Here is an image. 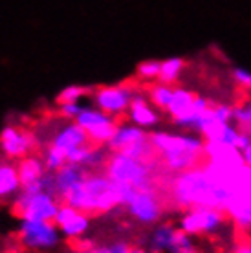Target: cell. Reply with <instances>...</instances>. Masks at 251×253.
<instances>
[{"instance_id":"cell-1","label":"cell","mask_w":251,"mask_h":253,"mask_svg":"<svg viewBox=\"0 0 251 253\" xmlns=\"http://www.w3.org/2000/svg\"><path fill=\"white\" fill-rule=\"evenodd\" d=\"M170 196L178 208H226L233 193L222 180L214 176L206 165L178 172L172 178Z\"/></svg>"},{"instance_id":"cell-2","label":"cell","mask_w":251,"mask_h":253,"mask_svg":"<svg viewBox=\"0 0 251 253\" xmlns=\"http://www.w3.org/2000/svg\"><path fill=\"white\" fill-rule=\"evenodd\" d=\"M151 141L156 154L170 172H183L204 165L206 139L193 134H172V132H152Z\"/></svg>"},{"instance_id":"cell-3","label":"cell","mask_w":251,"mask_h":253,"mask_svg":"<svg viewBox=\"0 0 251 253\" xmlns=\"http://www.w3.org/2000/svg\"><path fill=\"white\" fill-rule=\"evenodd\" d=\"M61 202L68 204L86 215L108 213L121 206L116 184L105 174V171H88L86 178L81 184H77L74 189H70L63 196Z\"/></svg>"},{"instance_id":"cell-4","label":"cell","mask_w":251,"mask_h":253,"mask_svg":"<svg viewBox=\"0 0 251 253\" xmlns=\"http://www.w3.org/2000/svg\"><path fill=\"white\" fill-rule=\"evenodd\" d=\"M152 162L126 156L123 152H110V156L105 165V174L112 182L130 184L136 189H152L154 187V176H152Z\"/></svg>"},{"instance_id":"cell-5","label":"cell","mask_w":251,"mask_h":253,"mask_svg":"<svg viewBox=\"0 0 251 253\" xmlns=\"http://www.w3.org/2000/svg\"><path fill=\"white\" fill-rule=\"evenodd\" d=\"M61 208V200L48 191L37 195H26L19 191V195L11 200V211L20 220H51L55 218L57 211Z\"/></svg>"},{"instance_id":"cell-6","label":"cell","mask_w":251,"mask_h":253,"mask_svg":"<svg viewBox=\"0 0 251 253\" xmlns=\"http://www.w3.org/2000/svg\"><path fill=\"white\" fill-rule=\"evenodd\" d=\"M19 241L30 252H48L59 244L61 231L51 220H20Z\"/></svg>"},{"instance_id":"cell-7","label":"cell","mask_w":251,"mask_h":253,"mask_svg":"<svg viewBox=\"0 0 251 253\" xmlns=\"http://www.w3.org/2000/svg\"><path fill=\"white\" fill-rule=\"evenodd\" d=\"M227 215L222 209L216 208H193L185 209V213L180 216V226L183 233L191 235H214L224 228Z\"/></svg>"},{"instance_id":"cell-8","label":"cell","mask_w":251,"mask_h":253,"mask_svg":"<svg viewBox=\"0 0 251 253\" xmlns=\"http://www.w3.org/2000/svg\"><path fill=\"white\" fill-rule=\"evenodd\" d=\"M76 121L86 130L90 143H95V145H108V141L112 139L116 128L120 125L114 116L103 112L99 108L90 107L83 108Z\"/></svg>"},{"instance_id":"cell-9","label":"cell","mask_w":251,"mask_h":253,"mask_svg":"<svg viewBox=\"0 0 251 253\" xmlns=\"http://www.w3.org/2000/svg\"><path fill=\"white\" fill-rule=\"evenodd\" d=\"M134 95L136 92L128 84H107V86H99L94 90L92 101L95 108H99L114 118H121L128 112Z\"/></svg>"},{"instance_id":"cell-10","label":"cell","mask_w":251,"mask_h":253,"mask_svg":"<svg viewBox=\"0 0 251 253\" xmlns=\"http://www.w3.org/2000/svg\"><path fill=\"white\" fill-rule=\"evenodd\" d=\"M35 143L37 141L32 132L15 125H6L0 130V152L7 160H22L30 156Z\"/></svg>"},{"instance_id":"cell-11","label":"cell","mask_w":251,"mask_h":253,"mask_svg":"<svg viewBox=\"0 0 251 253\" xmlns=\"http://www.w3.org/2000/svg\"><path fill=\"white\" fill-rule=\"evenodd\" d=\"M128 215L139 224H156L164 215V206L158 198L154 187L138 191L134 198L125 206Z\"/></svg>"},{"instance_id":"cell-12","label":"cell","mask_w":251,"mask_h":253,"mask_svg":"<svg viewBox=\"0 0 251 253\" xmlns=\"http://www.w3.org/2000/svg\"><path fill=\"white\" fill-rule=\"evenodd\" d=\"M53 222H55V226L59 228L63 237H66L70 241H76V239L84 237V233L90 228V215L61 202V208L57 211Z\"/></svg>"},{"instance_id":"cell-13","label":"cell","mask_w":251,"mask_h":253,"mask_svg":"<svg viewBox=\"0 0 251 253\" xmlns=\"http://www.w3.org/2000/svg\"><path fill=\"white\" fill-rule=\"evenodd\" d=\"M204 154H206V164H211L214 167H220V169H235V167L244 165L242 152L229 143L206 141Z\"/></svg>"},{"instance_id":"cell-14","label":"cell","mask_w":251,"mask_h":253,"mask_svg":"<svg viewBox=\"0 0 251 253\" xmlns=\"http://www.w3.org/2000/svg\"><path fill=\"white\" fill-rule=\"evenodd\" d=\"M88 134L86 130L83 128L77 121H70V123H64L57 128V132L51 136V147H55L59 151H63L66 156L68 152H72L77 147L88 143Z\"/></svg>"},{"instance_id":"cell-15","label":"cell","mask_w":251,"mask_h":253,"mask_svg":"<svg viewBox=\"0 0 251 253\" xmlns=\"http://www.w3.org/2000/svg\"><path fill=\"white\" fill-rule=\"evenodd\" d=\"M126 116H128L130 123L141 126L145 130L147 128H154L160 123V112H158V108L141 94L134 95Z\"/></svg>"},{"instance_id":"cell-16","label":"cell","mask_w":251,"mask_h":253,"mask_svg":"<svg viewBox=\"0 0 251 253\" xmlns=\"http://www.w3.org/2000/svg\"><path fill=\"white\" fill-rule=\"evenodd\" d=\"M53 174H55V196L59 200H63V196L70 189H74L77 184H81L83 180L86 178L88 169H84L83 165L77 164H66Z\"/></svg>"},{"instance_id":"cell-17","label":"cell","mask_w":251,"mask_h":253,"mask_svg":"<svg viewBox=\"0 0 251 253\" xmlns=\"http://www.w3.org/2000/svg\"><path fill=\"white\" fill-rule=\"evenodd\" d=\"M227 218L235 222L240 229H251V196L233 195L224 208Z\"/></svg>"},{"instance_id":"cell-18","label":"cell","mask_w":251,"mask_h":253,"mask_svg":"<svg viewBox=\"0 0 251 253\" xmlns=\"http://www.w3.org/2000/svg\"><path fill=\"white\" fill-rule=\"evenodd\" d=\"M149 136L145 128L134 125V123H123V125H118L116 128V134L112 136V139L108 141V149L112 152H121L125 151L126 147L138 143L141 139H145Z\"/></svg>"},{"instance_id":"cell-19","label":"cell","mask_w":251,"mask_h":253,"mask_svg":"<svg viewBox=\"0 0 251 253\" xmlns=\"http://www.w3.org/2000/svg\"><path fill=\"white\" fill-rule=\"evenodd\" d=\"M20 187H22V184H20L17 165L0 160V202L13 200L19 195Z\"/></svg>"},{"instance_id":"cell-20","label":"cell","mask_w":251,"mask_h":253,"mask_svg":"<svg viewBox=\"0 0 251 253\" xmlns=\"http://www.w3.org/2000/svg\"><path fill=\"white\" fill-rule=\"evenodd\" d=\"M17 169H19V176H20V184L28 185L37 182L48 172L46 165H44V160L41 156H26V158L19 160L17 164Z\"/></svg>"},{"instance_id":"cell-21","label":"cell","mask_w":251,"mask_h":253,"mask_svg":"<svg viewBox=\"0 0 251 253\" xmlns=\"http://www.w3.org/2000/svg\"><path fill=\"white\" fill-rule=\"evenodd\" d=\"M196 95L193 92H189L187 88H182V86H174V92H172V97H170V103L167 107V114L170 116V120L174 121L182 116L189 114L193 110V105H195Z\"/></svg>"},{"instance_id":"cell-22","label":"cell","mask_w":251,"mask_h":253,"mask_svg":"<svg viewBox=\"0 0 251 253\" xmlns=\"http://www.w3.org/2000/svg\"><path fill=\"white\" fill-rule=\"evenodd\" d=\"M178 231V228H174L172 224H160L151 235V241H149V248L151 253H162L169 252L170 244L174 241V235Z\"/></svg>"},{"instance_id":"cell-23","label":"cell","mask_w":251,"mask_h":253,"mask_svg":"<svg viewBox=\"0 0 251 253\" xmlns=\"http://www.w3.org/2000/svg\"><path fill=\"white\" fill-rule=\"evenodd\" d=\"M183 68H185V61L182 57H169L162 61V70H160V77L158 81L165 83V84H174L180 76H182Z\"/></svg>"},{"instance_id":"cell-24","label":"cell","mask_w":251,"mask_h":253,"mask_svg":"<svg viewBox=\"0 0 251 253\" xmlns=\"http://www.w3.org/2000/svg\"><path fill=\"white\" fill-rule=\"evenodd\" d=\"M172 92H174V86H172V84H165V83L158 81L156 84L149 86V101H151L158 110H164L165 112L170 103Z\"/></svg>"},{"instance_id":"cell-25","label":"cell","mask_w":251,"mask_h":253,"mask_svg":"<svg viewBox=\"0 0 251 253\" xmlns=\"http://www.w3.org/2000/svg\"><path fill=\"white\" fill-rule=\"evenodd\" d=\"M88 94L86 86H81V84H70V86H64L55 97L57 105H63V103H81V99Z\"/></svg>"},{"instance_id":"cell-26","label":"cell","mask_w":251,"mask_h":253,"mask_svg":"<svg viewBox=\"0 0 251 253\" xmlns=\"http://www.w3.org/2000/svg\"><path fill=\"white\" fill-rule=\"evenodd\" d=\"M42 160H44V165H46V169L50 172H55L59 171L61 167L68 164V158H66V154L63 151H59L55 147H48L42 154Z\"/></svg>"},{"instance_id":"cell-27","label":"cell","mask_w":251,"mask_h":253,"mask_svg":"<svg viewBox=\"0 0 251 253\" xmlns=\"http://www.w3.org/2000/svg\"><path fill=\"white\" fill-rule=\"evenodd\" d=\"M160 70H162V61H158V59H147V61H141L138 64L136 74L143 81H158Z\"/></svg>"},{"instance_id":"cell-28","label":"cell","mask_w":251,"mask_h":253,"mask_svg":"<svg viewBox=\"0 0 251 253\" xmlns=\"http://www.w3.org/2000/svg\"><path fill=\"white\" fill-rule=\"evenodd\" d=\"M169 253H198L196 252V246L193 239H191V235L183 233L182 229L178 228L174 235V241L170 244L169 248Z\"/></svg>"},{"instance_id":"cell-29","label":"cell","mask_w":251,"mask_h":253,"mask_svg":"<svg viewBox=\"0 0 251 253\" xmlns=\"http://www.w3.org/2000/svg\"><path fill=\"white\" fill-rule=\"evenodd\" d=\"M92 145L94 143H84V145L77 147V149H74L72 152H68V164H77V165H86V160H88V154H90V149H92Z\"/></svg>"},{"instance_id":"cell-30","label":"cell","mask_w":251,"mask_h":253,"mask_svg":"<svg viewBox=\"0 0 251 253\" xmlns=\"http://www.w3.org/2000/svg\"><path fill=\"white\" fill-rule=\"evenodd\" d=\"M57 107H59V116L68 121H76L77 116L81 114V110L84 108L81 103H63V105H57Z\"/></svg>"},{"instance_id":"cell-31","label":"cell","mask_w":251,"mask_h":253,"mask_svg":"<svg viewBox=\"0 0 251 253\" xmlns=\"http://www.w3.org/2000/svg\"><path fill=\"white\" fill-rule=\"evenodd\" d=\"M211 112H213V118L216 121H222V123H231L233 121V107L227 105V103L213 105V107H211Z\"/></svg>"},{"instance_id":"cell-32","label":"cell","mask_w":251,"mask_h":253,"mask_svg":"<svg viewBox=\"0 0 251 253\" xmlns=\"http://www.w3.org/2000/svg\"><path fill=\"white\" fill-rule=\"evenodd\" d=\"M233 81L239 84L240 88L244 90H251V72L246 68H240V66H235L231 70Z\"/></svg>"},{"instance_id":"cell-33","label":"cell","mask_w":251,"mask_h":253,"mask_svg":"<svg viewBox=\"0 0 251 253\" xmlns=\"http://www.w3.org/2000/svg\"><path fill=\"white\" fill-rule=\"evenodd\" d=\"M130 244L128 242H123V241H118V242H112V244H108V246H99V248H94V253H128L130 250Z\"/></svg>"},{"instance_id":"cell-34","label":"cell","mask_w":251,"mask_h":253,"mask_svg":"<svg viewBox=\"0 0 251 253\" xmlns=\"http://www.w3.org/2000/svg\"><path fill=\"white\" fill-rule=\"evenodd\" d=\"M242 160H244V165H248L251 169V145L242 151Z\"/></svg>"},{"instance_id":"cell-35","label":"cell","mask_w":251,"mask_h":253,"mask_svg":"<svg viewBox=\"0 0 251 253\" xmlns=\"http://www.w3.org/2000/svg\"><path fill=\"white\" fill-rule=\"evenodd\" d=\"M235 253H251V244H246V246H240Z\"/></svg>"},{"instance_id":"cell-36","label":"cell","mask_w":251,"mask_h":253,"mask_svg":"<svg viewBox=\"0 0 251 253\" xmlns=\"http://www.w3.org/2000/svg\"><path fill=\"white\" fill-rule=\"evenodd\" d=\"M128 253H147L143 250V248H130V250H128Z\"/></svg>"},{"instance_id":"cell-37","label":"cell","mask_w":251,"mask_h":253,"mask_svg":"<svg viewBox=\"0 0 251 253\" xmlns=\"http://www.w3.org/2000/svg\"><path fill=\"white\" fill-rule=\"evenodd\" d=\"M72 253H94V250H72Z\"/></svg>"},{"instance_id":"cell-38","label":"cell","mask_w":251,"mask_h":253,"mask_svg":"<svg viewBox=\"0 0 251 253\" xmlns=\"http://www.w3.org/2000/svg\"><path fill=\"white\" fill-rule=\"evenodd\" d=\"M11 253H17V252H11Z\"/></svg>"}]
</instances>
